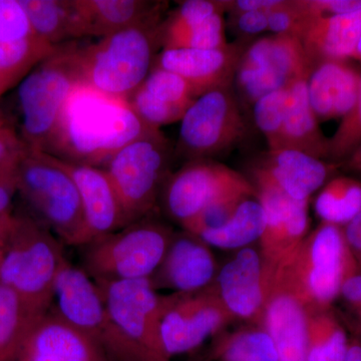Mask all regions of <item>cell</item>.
<instances>
[{
  "label": "cell",
  "mask_w": 361,
  "mask_h": 361,
  "mask_svg": "<svg viewBox=\"0 0 361 361\" xmlns=\"http://www.w3.org/2000/svg\"><path fill=\"white\" fill-rule=\"evenodd\" d=\"M152 129L135 115L127 99L80 82L66 102L44 153L104 169L116 152Z\"/></svg>",
  "instance_id": "1"
},
{
  "label": "cell",
  "mask_w": 361,
  "mask_h": 361,
  "mask_svg": "<svg viewBox=\"0 0 361 361\" xmlns=\"http://www.w3.org/2000/svg\"><path fill=\"white\" fill-rule=\"evenodd\" d=\"M164 14L78 47L80 80L108 96L128 99L148 77L161 47Z\"/></svg>",
  "instance_id": "2"
},
{
  "label": "cell",
  "mask_w": 361,
  "mask_h": 361,
  "mask_svg": "<svg viewBox=\"0 0 361 361\" xmlns=\"http://www.w3.org/2000/svg\"><path fill=\"white\" fill-rule=\"evenodd\" d=\"M355 275V259L338 225L323 222L273 274L272 285L295 297L305 310L320 311Z\"/></svg>",
  "instance_id": "3"
},
{
  "label": "cell",
  "mask_w": 361,
  "mask_h": 361,
  "mask_svg": "<svg viewBox=\"0 0 361 361\" xmlns=\"http://www.w3.org/2000/svg\"><path fill=\"white\" fill-rule=\"evenodd\" d=\"M63 245L39 220L13 216L0 259V283L13 289L37 314L47 313L54 302V285L66 260Z\"/></svg>",
  "instance_id": "4"
},
{
  "label": "cell",
  "mask_w": 361,
  "mask_h": 361,
  "mask_svg": "<svg viewBox=\"0 0 361 361\" xmlns=\"http://www.w3.org/2000/svg\"><path fill=\"white\" fill-rule=\"evenodd\" d=\"M174 235L165 223L147 216L82 246V268L96 282L149 279Z\"/></svg>",
  "instance_id": "5"
},
{
  "label": "cell",
  "mask_w": 361,
  "mask_h": 361,
  "mask_svg": "<svg viewBox=\"0 0 361 361\" xmlns=\"http://www.w3.org/2000/svg\"><path fill=\"white\" fill-rule=\"evenodd\" d=\"M78 45H58L23 80L18 87L21 113L20 137L32 149L44 152L66 102L82 82L78 63Z\"/></svg>",
  "instance_id": "6"
},
{
  "label": "cell",
  "mask_w": 361,
  "mask_h": 361,
  "mask_svg": "<svg viewBox=\"0 0 361 361\" xmlns=\"http://www.w3.org/2000/svg\"><path fill=\"white\" fill-rule=\"evenodd\" d=\"M16 187L61 243H87L82 201L75 182L47 153L28 149L18 165Z\"/></svg>",
  "instance_id": "7"
},
{
  "label": "cell",
  "mask_w": 361,
  "mask_h": 361,
  "mask_svg": "<svg viewBox=\"0 0 361 361\" xmlns=\"http://www.w3.org/2000/svg\"><path fill=\"white\" fill-rule=\"evenodd\" d=\"M174 149L152 129L116 152L104 170L122 203L128 224L151 215L169 176Z\"/></svg>",
  "instance_id": "8"
},
{
  "label": "cell",
  "mask_w": 361,
  "mask_h": 361,
  "mask_svg": "<svg viewBox=\"0 0 361 361\" xmlns=\"http://www.w3.org/2000/svg\"><path fill=\"white\" fill-rule=\"evenodd\" d=\"M54 311L92 339L109 361H140L111 320L96 282L66 259L54 285Z\"/></svg>",
  "instance_id": "9"
},
{
  "label": "cell",
  "mask_w": 361,
  "mask_h": 361,
  "mask_svg": "<svg viewBox=\"0 0 361 361\" xmlns=\"http://www.w3.org/2000/svg\"><path fill=\"white\" fill-rule=\"evenodd\" d=\"M311 70L298 37L274 35L255 40L242 54L235 75L240 106H254L265 94L308 78Z\"/></svg>",
  "instance_id": "10"
},
{
  "label": "cell",
  "mask_w": 361,
  "mask_h": 361,
  "mask_svg": "<svg viewBox=\"0 0 361 361\" xmlns=\"http://www.w3.org/2000/svg\"><path fill=\"white\" fill-rule=\"evenodd\" d=\"M246 123L232 87L197 97L182 120L178 155L189 161L224 154L245 139Z\"/></svg>",
  "instance_id": "11"
},
{
  "label": "cell",
  "mask_w": 361,
  "mask_h": 361,
  "mask_svg": "<svg viewBox=\"0 0 361 361\" xmlns=\"http://www.w3.org/2000/svg\"><path fill=\"white\" fill-rule=\"evenodd\" d=\"M96 284L111 320L140 361H170L161 336L163 296L149 280Z\"/></svg>",
  "instance_id": "12"
},
{
  "label": "cell",
  "mask_w": 361,
  "mask_h": 361,
  "mask_svg": "<svg viewBox=\"0 0 361 361\" xmlns=\"http://www.w3.org/2000/svg\"><path fill=\"white\" fill-rule=\"evenodd\" d=\"M240 192L256 195L250 180L227 166L210 159L189 161L164 183V207L183 227L213 202Z\"/></svg>",
  "instance_id": "13"
},
{
  "label": "cell",
  "mask_w": 361,
  "mask_h": 361,
  "mask_svg": "<svg viewBox=\"0 0 361 361\" xmlns=\"http://www.w3.org/2000/svg\"><path fill=\"white\" fill-rule=\"evenodd\" d=\"M231 318L213 284L194 293L163 296L161 336L169 357L192 353Z\"/></svg>",
  "instance_id": "14"
},
{
  "label": "cell",
  "mask_w": 361,
  "mask_h": 361,
  "mask_svg": "<svg viewBox=\"0 0 361 361\" xmlns=\"http://www.w3.org/2000/svg\"><path fill=\"white\" fill-rule=\"evenodd\" d=\"M252 179L266 217L264 233L260 238L261 256L275 271L293 255L306 238L310 227L308 201L294 200L263 178Z\"/></svg>",
  "instance_id": "15"
},
{
  "label": "cell",
  "mask_w": 361,
  "mask_h": 361,
  "mask_svg": "<svg viewBox=\"0 0 361 361\" xmlns=\"http://www.w3.org/2000/svg\"><path fill=\"white\" fill-rule=\"evenodd\" d=\"M273 270L255 249H241L219 271L213 284L233 317L262 320L272 287Z\"/></svg>",
  "instance_id": "16"
},
{
  "label": "cell",
  "mask_w": 361,
  "mask_h": 361,
  "mask_svg": "<svg viewBox=\"0 0 361 361\" xmlns=\"http://www.w3.org/2000/svg\"><path fill=\"white\" fill-rule=\"evenodd\" d=\"M245 49L242 42L218 49H161L153 68L177 73L191 85L199 97L212 90L232 87Z\"/></svg>",
  "instance_id": "17"
},
{
  "label": "cell",
  "mask_w": 361,
  "mask_h": 361,
  "mask_svg": "<svg viewBox=\"0 0 361 361\" xmlns=\"http://www.w3.org/2000/svg\"><path fill=\"white\" fill-rule=\"evenodd\" d=\"M49 310L33 323L9 361H109L92 339Z\"/></svg>",
  "instance_id": "18"
},
{
  "label": "cell",
  "mask_w": 361,
  "mask_h": 361,
  "mask_svg": "<svg viewBox=\"0 0 361 361\" xmlns=\"http://www.w3.org/2000/svg\"><path fill=\"white\" fill-rule=\"evenodd\" d=\"M47 155L71 176L78 188L84 212L87 243L129 225L120 198L104 169L71 163L49 154Z\"/></svg>",
  "instance_id": "19"
},
{
  "label": "cell",
  "mask_w": 361,
  "mask_h": 361,
  "mask_svg": "<svg viewBox=\"0 0 361 361\" xmlns=\"http://www.w3.org/2000/svg\"><path fill=\"white\" fill-rule=\"evenodd\" d=\"M216 275L212 252L203 240L186 231L175 233L165 257L149 277L156 291L194 293L211 286Z\"/></svg>",
  "instance_id": "20"
},
{
  "label": "cell",
  "mask_w": 361,
  "mask_h": 361,
  "mask_svg": "<svg viewBox=\"0 0 361 361\" xmlns=\"http://www.w3.org/2000/svg\"><path fill=\"white\" fill-rule=\"evenodd\" d=\"M325 163L291 149H269L252 165V177L263 178L296 201H310L334 171Z\"/></svg>",
  "instance_id": "21"
},
{
  "label": "cell",
  "mask_w": 361,
  "mask_h": 361,
  "mask_svg": "<svg viewBox=\"0 0 361 361\" xmlns=\"http://www.w3.org/2000/svg\"><path fill=\"white\" fill-rule=\"evenodd\" d=\"M361 73L348 61H324L313 66L308 99L318 122L343 118L360 96Z\"/></svg>",
  "instance_id": "22"
},
{
  "label": "cell",
  "mask_w": 361,
  "mask_h": 361,
  "mask_svg": "<svg viewBox=\"0 0 361 361\" xmlns=\"http://www.w3.org/2000/svg\"><path fill=\"white\" fill-rule=\"evenodd\" d=\"M80 37H103L165 13L167 1L73 0Z\"/></svg>",
  "instance_id": "23"
},
{
  "label": "cell",
  "mask_w": 361,
  "mask_h": 361,
  "mask_svg": "<svg viewBox=\"0 0 361 361\" xmlns=\"http://www.w3.org/2000/svg\"><path fill=\"white\" fill-rule=\"evenodd\" d=\"M307 316L295 297L272 285L262 322L279 361H307Z\"/></svg>",
  "instance_id": "24"
},
{
  "label": "cell",
  "mask_w": 361,
  "mask_h": 361,
  "mask_svg": "<svg viewBox=\"0 0 361 361\" xmlns=\"http://www.w3.org/2000/svg\"><path fill=\"white\" fill-rule=\"evenodd\" d=\"M360 35L361 9L308 20L301 42L313 68L320 61L355 59Z\"/></svg>",
  "instance_id": "25"
},
{
  "label": "cell",
  "mask_w": 361,
  "mask_h": 361,
  "mask_svg": "<svg viewBox=\"0 0 361 361\" xmlns=\"http://www.w3.org/2000/svg\"><path fill=\"white\" fill-rule=\"evenodd\" d=\"M307 80H296L288 87L280 149H295L319 160L329 159V139L323 135L311 108Z\"/></svg>",
  "instance_id": "26"
},
{
  "label": "cell",
  "mask_w": 361,
  "mask_h": 361,
  "mask_svg": "<svg viewBox=\"0 0 361 361\" xmlns=\"http://www.w3.org/2000/svg\"><path fill=\"white\" fill-rule=\"evenodd\" d=\"M35 35L58 45L80 39L73 0H20Z\"/></svg>",
  "instance_id": "27"
},
{
  "label": "cell",
  "mask_w": 361,
  "mask_h": 361,
  "mask_svg": "<svg viewBox=\"0 0 361 361\" xmlns=\"http://www.w3.org/2000/svg\"><path fill=\"white\" fill-rule=\"evenodd\" d=\"M256 197V196H255ZM257 198V197H256ZM266 217L260 202L248 198L242 202L234 216L219 229L198 235L207 245L220 249H237L260 240L264 233Z\"/></svg>",
  "instance_id": "28"
},
{
  "label": "cell",
  "mask_w": 361,
  "mask_h": 361,
  "mask_svg": "<svg viewBox=\"0 0 361 361\" xmlns=\"http://www.w3.org/2000/svg\"><path fill=\"white\" fill-rule=\"evenodd\" d=\"M40 316L33 312L13 289L0 283V361L13 358Z\"/></svg>",
  "instance_id": "29"
},
{
  "label": "cell",
  "mask_w": 361,
  "mask_h": 361,
  "mask_svg": "<svg viewBox=\"0 0 361 361\" xmlns=\"http://www.w3.org/2000/svg\"><path fill=\"white\" fill-rule=\"evenodd\" d=\"M56 47L39 39L0 42V97L21 82Z\"/></svg>",
  "instance_id": "30"
},
{
  "label": "cell",
  "mask_w": 361,
  "mask_h": 361,
  "mask_svg": "<svg viewBox=\"0 0 361 361\" xmlns=\"http://www.w3.org/2000/svg\"><path fill=\"white\" fill-rule=\"evenodd\" d=\"M314 207L323 222L348 224L361 212V183L349 177L330 180L316 198Z\"/></svg>",
  "instance_id": "31"
},
{
  "label": "cell",
  "mask_w": 361,
  "mask_h": 361,
  "mask_svg": "<svg viewBox=\"0 0 361 361\" xmlns=\"http://www.w3.org/2000/svg\"><path fill=\"white\" fill-rule=\"evenodd\" d=\"M307 314V361H344L348 348L344 330L324 310Z\"/></svg>",
  "instance_id": "32"
},
{
  "label": "cell",
  "mask_w": 361,
  "mask_h": 361,
  "mask_svg": "<svg viewBox=\"0 0 361 361\" xmlns=\"http://www.w3.org/2000/svg\"><path fill=\"white\" fill-rule=\"evenodd\" d=\"M211 358L221 361H279L274 342L264 329L243 330L221 339Z\"/></svg>",
  "instance_id": "33"
},
{
  "label": "cell",
  "mask_w": 361,
  "mask_h": 361,
  "mask_svg": "<svg viewBox=\"0 0 361 361\" xmlns=\"http://www.w3.org/2000/svg\"><path fill=\"white\" fill-rule=\"evenodd\" d=\"M223 14H214L200 25L161 40L163 49H218L227 47Z\"/></svg>",
  "instance_id": "34"
},
{
  "label": "cell",
  "mask_w": 361,
  "mask_h": 361,
  "mask_svg": "<svg viewBox=\"0 0 361 361\" xmlns=\"http://www.w3.org/2000/svg\"><path fill=\"white\" fill-rule=\"evenodd\" d=\"M288 94V87L274 90L261 97L253 106L256 126L265 135L270 149H279L281 147L282 128Z\"/></svg>",
  "instance_id": "35"
},
{
  "label": "cell",
  "mask_w": 361,
  "mask_h": 361,
  "mask_svg": "<svg viewBox=\"0 0 361 361\" xmlns=\"http://www.w3.org/2000/svg\"><path fill=\"white\" fill-rule=\"evenodd\" d=\"M149 94L164 103L188 110L197 99L191 85L177 73L153 68L141 85Z\"/></svg>",
  "instance_id": "36"
},
{
  "label": "cell",
  "mask_w": 361,
  "mask_h": 361,
  "mask_svg": "<svg viewBox=\"0 0 361 361\" xmlns=\"http://www.w3.org/2000/svg\"><path fill=\"white\" fill-rule=\"evenodd\" d=\"M226 13L224 0H187L164 20L161 40L200 25L214 14Z\"/></svg>",
  "instance_id": "37"
},
{
  "label": "cell",
  "mask_w": 361,
  "mask_h": 361,
  "mask_svg": "<svg viewBox=\"0 0 361 361\" xmlns=\"http://www.w3.org/2000/svg\"><path fill=\"white\" fill-rule=\"evenodd\" d=\"M135 115L145 125L153 129L180 121L187 110L180 106L164 103L140 87L127 99Z\"/></svg>",
  "instance_id": "38"
},
{
  "label": "cell",
  "mask_w": 361,
  "mask_h": 361,
  "mask_svg": "<svg viewBox=\"0 0 361 361\" xmlns=\"http://www.w3.org/2000/svg\"><path fill=\"white\" fill-rule=\"evenodd\" d=\"M255 196V194L240 192L218 199L203 209L193 220L183 226V229L196 236L205 231L219 229L229 222L242 202Z\"/></svg>",
  "instance_id": "39"
},
{
  "label": "cell",
  "mask_w": 361,
  "mask_h": 361,
  "mask_svg": "<svg viewBox=\"0 0 361 361\" xmlns=\"http://www.w3.org/2000/svg\"><path fill=\"white\" fill-rule=\"evenodd\" d=\"M361 145V85L360 96L353 110L341 118L338 129L329 139V159L345 161Z\"/></svg>",
  "instance_id": "40"
},
{
  "label": "cell",
  "mask_w": 361,
  "mask_h": 361,
  "mask_svg": "<svg viewBox=\"0 0 361 361\" xmlns=\"http://www.w3.org/2000/svg\"><path fill=\"white\" fill-rule=\"evenodd\" d=\"M37 37L20 0H0V42Z\"/></svg>",
  "instance_id": "41"
},
{
  "label": "cell",
  "mask_w": 361,
  "mask_h": 361,
  "mask_svg": "<svg viewBox=\"0 0 361 361\" xmlns=\"http://www.w3.org/2000/svg\"><path fill=\"white\" fill-rule=\"evenodd\" d=\"M307 21L297 0H282L268 11V30L275 35H292L301 39Z\"/></svg>",
  "instance_id": "42"
},
{
  "label": "cell",
  "mask_w": 361,
  "mask_h": 361,
  "mask_svg": "<svg viewBox=\"0 0 361 361\" xmlns=\"http://www.w3.org/2000/svg\"><path fill=\"white\" fill-rule=\"evenodd\" d=\"M30 149L8 125L0 127V173L16 172Z\"/></svg>",
  "instance_id": "43"
},
{
  "label": "cell",
  "mask_w": 361,
  "mask_h": 361,
  "mask_svg": "<svg viewBox=\"0 0 361 361\" xmlns=\"http://www.w3.org/2000/svg\"><path fill=\"white\" fill-rule=\"evenodd\" d=\"M297 4L308 20L355 13L361 9V0H297Z\"/></svg>",
  "instance_id": "44"
},
{
  "label": "cell",
  "mask_w": 361,
  "mask_h": 361,
  "mask_svg": "<svg viewBox=\"0 0 361 361\" xmlns=\"http://www.w3.org/2000/svg\"><path fill=\"white\" fill-rule=\"evenodd\" d=\"M268 11H250L230 16L232 30L241 39L260 35L268 30Z\"/></svg>",
  "instance_id": "45"
},
{
  "label": "cell",
  "mask_w": 361,
  "mask_h": 361,
  "mask_svg": "<svg viewBox=\"0 0 361 361\" xmlns=\"http://www.w3.org/2000/svg\"><path fill=\"white\" fill-rule=\"evenodd\" d=\"M282 0H226V13L230 16L250 11H270L281 4Z\"/></svg>",
  "instance_id": "46"
},
{
  "label": "cell",
  "mask_w": 361,
  "mask_h": 361,
  "mask_svg": "<svg viewBox=\"0 0 361 361\" xmlns=\"http://www.w3.org/2000/svg\"><path fill=\"white\" fill-rule=\"evenodd\" d=\"M16 172L0 173V215L9 212L13 195L18 191Z\"/></svg>",
  "instance_id": "47"
},
{
  "label": "cell",
  "mask_w": 361,
  "mask_h": 361,
  "mask_svg": "<svg viewBox=\"0 0 361 361\" xmlns=\"http://www.w3.org/2000/svg\"><path fill=\"white\" fill-rule=\"evenodd\" d=\"M344 236L351 253L361 263V212L355 219L346 224Z\"/></svg>",
  "instance_id": "48"
},
{
  "label": "cell",
  "mask_w": 361,
  "mask_h": 361,
  "mask_svg": "<svg viewBox=\"0 0 361 361\" xmlns=\"http://www.w3.org/2000/svg\"><path fill=\"white\" fill-rule=\"evenodd\" d=\"M341 293L348 302L361 308V275L349 277L342 285Z\"/></svg>",
  "instance_id": "49"
},
{
  "label": "cell",
  "mask_w": 361,
  "mask_h": 361,
  "mask_svg": "<svg viewBox=\"0 0 361 361\" xmlns=\"http://www.w3.org/2000/svg\"><path fill=\"white\" fill-rule=\"evenodd\" d=\"M13 222V216L11 213L7 212L0 215V259H1L2 252H4L6 240L8 238Z\"/></svg>",
  "instance_id": "50"
},
{
  "label": "cell",
  "mask_w": 361,
  "mask_h": 361,
  "mask_svg": "<svg viewBox=\"0 0 361 361\" xmlns=\"http://www.w3.org/2000/svg\"><path fill=\"white\" fill-rule=\"evenodd\" d=\"M341 164L350 170L360 171L361 172V145Z\"/></svg>",
  "instance_id": "51"
},
{
  "label": "cell",
  "mask_w": 361,
  "mask_h": 361,
  "mask_svg": "<svg viewBox=\"0 0 361 361\" xmlns=\"http://www.w3.org/2000/svg\"><path fill=\"white\" fill-rule=\"evenodd\" d=\"M344 361H361V346L357 344L348 345Z\"/></svg>",
  "instance_id": "52"
},
{
  "label": "cell",
  "mask_w": 361,
  "mask_h": 361,
  "mask_svg": "<svg viewBox=\"0 0 361 361\" xmlns=\"http://www.w3.org/2000/svg\"><path fill=\"white\" fill-rule=\"evenodd\" d=\"M355 59H357V61H361V35L360 42H358L357 47H356Z\"/></svg>",
  "instance_id": "53"
},
{
  "label": "cell",
  "mask_w": 361,
  "mask_h": 361,
  "mask_svg": "<svg viewBox=\"0 0 361 361\" xmlns=\"http://www.w3.org/2000/svg\"><path fill=\"white\" fill-rule=\"evenodd\" d=\"M6 125H7L6 118H4V114L0 111V127H4Z\"/></svg>",
  "instance_id": "54"
},
{
  "label": "cell",
  "mask_w": 361,
  "mask_h": 361,
  "mask_svg": "<svg viewBox=\"0 0 361 361\" xmlns=\"http://www.w3.org/2000/svg\"><path fill=\"white\" fill-rule=\"evenodd\" d=\"M212 360V358L211 357H199L196 358V360H192V361H211Z\"/></svg>",
  "instance_id": "55"
},
{
  "label": "cell",
  "mask_w": 361,
  "mask_h": 361,
  "mask_svg": "<svg viewBox=\"0 0 361 361\" xmlns=\"http://www.w3.org/2000/svg\"><path fill=\"white\" fill-rule=\"evenodd\" d=\"M360 310H361V308H360Z\"/></svg>",
  "instance_id": "56"
}]
</instances>
